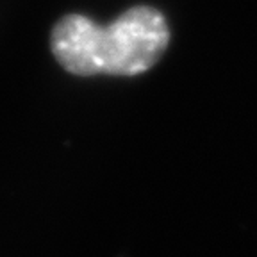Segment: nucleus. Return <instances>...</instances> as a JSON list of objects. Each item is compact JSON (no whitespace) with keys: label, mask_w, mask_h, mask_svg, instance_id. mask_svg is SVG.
<instances>
[{"label":"nucleus","mask_w":257,"mask_h":257,"mask_svg":"<svg viewBox=\"0 0 257 257\" xmlns=\"http://www.w3.org/2000/svg\"><path fill=\"white\" fill-rule=\"evenodd\" d=\"M170 43L165 16L150 6H136L109 25L84 15L63 16L50 32V50L68 73L80 77H133L147 72Z\"/></svg>","instance_id":"nucleus-1"}]
</instances>
